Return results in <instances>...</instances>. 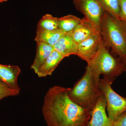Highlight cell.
Returning <instances> with one entry per match:
<instances>
[{"label":"cell","instance_id":"2e32d148","mask_svg":"<svg viewBox=\"0 0 126 126\" xmlns=\"http://www.w3.org/2000/svg\"><path fill=\"white\" fill-rule=\"evenodd\" d=\"M104 11L113 17L119 19V0H98Z\"/></svg>","mask_w":126,"mask_h":126},{"label":"cell","instance_id":"8992f818","mask_svg":"<svg viewBox=\"0 0 126 126\" xmlns=\"http://www.w3.org/2000/svg\"><path fill=\"white\" fill-rule=\"evenodd\" d=\"M73 3L84 17L99 29L104 11L98 0H73Z\"/></svg>","mask_w":126,"mask_h":126},{"label":"cell","instance_id":"4fadbf2b","mask_svg":"<svg viewBox=\"0 0 126 126\" xmlns=\"http://www.w3.org/2000/svg\"><path fill=\"white\" fill-rule=\"evenodd\" d=\"M54 50L53 46L41 42H36V55L31 68L35 74L43 63Z\"/></svg>","mask_w":126,"mask_h":126},{"label":"cell","instance_id":"e0dca14e","mask_svg":"<svg viewBox=\"0 0 126 126\" xmlns=\"http://www.w3.org/2000/svg\"><path fill=\"white\" fill-rule=\"evenodd\" d=\"M58 18L46 14L39 21L37 27L46 30L52 31L58 29Z\"/></svg>","mask_w":126,"mask_h":126},{"label":"cell","instance_id":"9a60e30c","mask_svg":"<svg viewBox=\"0 0 126 126\" xmlns=\"http://www.w3.org/2000/svg\"><path fill=\"white\" fill-rule=\"evenodd\" d=\"M81 20L80 18L72 15L62 16L58 18V28L66 32L72 31Z\"/></svg>","mask_w":126,"mask_h":126},{"label":"cell","instance_id":"30bf717a","mask_svg":"<svg viewBox=\"0 0 126 126\" xmlns=\"http://www.w3.org/2000/svg\"><path fill=\"white\" fill-rule=\"evenodd\" d=\"M72 31L65 33L53 46L55 50L64 58L77 55L78 44L73 38Z\"/></svg>","mask_w":126,"mask_h":126},{"label":"cell","instance_id":"3957f363","mask_svg":"<svg viewBox=\"0 0 126 126\" xmlns=\"http://www.w3.org/2000/svg\"><path fill=\"white\" fill-rule=\"evenodd\" d=\"M103 41L99 50L91 61L87 64L92 69L96 81L99 82L100 75L111 84L126 69V65L117 56L109 52Z\"/></svg>","mask_w":126,"mask_h":126},{"label":"cell","instance_id":"5b68a950","mask_svg":"<svg viewBox=\"0 0 126 126\" xmlns=\"http://www.w3.org/2000/svg\"><path fill=\"white\" fill-rule=\"evenodd\" d=\"M111 85L105 79H100L99 88L106 98L108 116L114 121L126 112V98L117 93L112 89Z\"/></svg>","mask_w":126,"mask_h":126},{"label":"cell","instance_id":"44dd1931","mask_svg":"<svg viewBox=\"0 0 126 126\" xmlns=\"http://www.w3.org/2000/svg\"><path fill=\"white\" fill-rule=\"evenodd\" d=\"M8 0H0V3H2L4 2L7 1Z\"/></svg>","mask_w":126,"mask_h":126},{"label":"cell","instance_id":"7c38bea8","mask_svg":"<svg viewBox=\"0 0 126 126\" xmlns=\"http://www.w3.org/2000/svg\"><path fill=\"white\" fill-rule=\"evenodd\" d=\"M64 58L62 55L54 50L39 69L36 74L39 78L51 75Z\"/></svg>","mask_w":126,"mask_h":126},{"label":"cell","instance_id":"5bb4252c","mask_svg":"<svg viewBox=\"0 0 126 126\" xmlns=\"http://www.w3.org/2000/svg\"><path fill=\"white\" fill-rule=\"evenodd\" d=\"M66 33L59 28L53 30L49 31L37 27L34 40L36 42H43L53 47Z\"/></svg>","mask_w":126,"mask_h":126},{"label":"cell","instance_id":"ba28073f","mask_svg":"<svg viewBox=\"0 0 126 126\" xmlns=\"http://www.w3.org/2000/svg\"><path fill=\"white\" fill-rule=\"evenodd\" d=\"M107 103L102 93L97 100L94 107L90 112L91 118L87 126H112L113 121L106 113Z\"/></svg>","mask_w":126,"mask_h":126},{"label":"cell","instance_id":"ac0fdd59","mask_svg":"<svg viewBox=\"0 0 126 126\" xmlns=\"http://www.w3.org/2000/svg\"><path fill=\"white\" fill-rule=\"evenodd\" d=\"M20 92L12 89L0 79V101L6 97L17 96Z\"/></svg>","mask_w":126,"mask_h":126},{"label":"cell","instance_id":"8fae6325","mask_svg":"<svg viewBox=\"0 0 126 126\" xmlns=\"http://www.w3.org/2000/svg\"><path fill=\"white\" fill-rule=\"evenodd\" d=\"M21 70L17 65H4L0 64V79L10 87L20 92L18 83V77Z\"/></svg>","mask_w":126,"mask_h":126},{"label":"cell","instance_id":"d6986e66","mask_svg":"<svg viewBox=\"0 0 126 126\" xmlns=\"http://www.w3.org/2000/svg\"><path fill=\"white\" fill-rule=\"evenodd\" d=\"M120 5L119 19L126 24V0H119Z\"/></svg>","mask_w":126,"mask_h":126},{"label":"cell","instance_id":"7a4b0ae2","mask_svg":"<svg viewBox=\"0 0 126 126\" xmlns=\"http://www.w3.org/2000/svg\"><path fill=\"white\" fill-rule=\"evenodd\" d=\"M105 45L126 65V24L104 11L99 27Z\"/></svg>","mask_w":126,"mask_h":126},{"label":"cell","instance_id":"9c48e42d","mask_svg":"<svg viewBox=\"0 0 126 126\" xmlns=\"http://www.w3.org/2000/svg\"><path fill=\"white\" fill-rule=\"evenodd\" d=\"M72 32L73 38L78 44L100 33L99 28L84 17L81 19L80 22Z\"/></svg>","mask_w":126,"mask_h":126},{"label":"cell","instance_id":"7402d4cb","mask_svg":"<svg viewBox=\"0 0 126 126\" xmlns=\"http://www.w3.org/2000/svg\"><path fill=\"white\" fill-rule=\"evenodd\" d=\"M125 72H126V70H125Z\"/></svg>","mask_w":126,"mask_h":126},{"label":"cell","instance_id":"52a82bcc","mask_svg":"<svg viewBox=\"0 0 126 126\" xmlns=\"http://www.w3.org/2000/svg\"><path fill=\"white\" fill-rule=\"evenodd\" d=\"M103 42L100 33L89 37L78 44L77 55L88 64L97 53Z\"/></svg>","mask_w":126,"mask_h":126},{"label":"cell","instance_id":"277c9868","mask_svg":"<svg viewBox=\"0 0 126 126\" xmlns=\"http://www.w3.org/2000/svg\"><path fill=\"white\" fill-rule=\"evenodd\" d=\"M89 65L86 67L84 74L70 88L68 96L70 99L81 107L91 112L102 93Z\"/></svg>","mask_w":126,"mask_h":126},{"label":"cell","instance_id":"6da1fadb","mask_svg":"<svg viewBox=\"0 0 126 126\" xmlns=\"http://www.w3.org/2000/svg\"><path fill=\"white\" fill-rule=\"evenodd\" d=\"M70 88L58 86L50 88L44 98L42 112L47 126H87L90 112L72 101Z\"/></svg>","mask_w":126,"mask_h":126},{"label":"cell","instance_id":"ffe728a7","mask_svg":"<svg viewBox=\"0 0 126 126\" xmlns=\"http://www.w3.org/2000/svg\"><path fill=\"white\" fill-rule=\"evenodd\" d=\"M112 126H126V112L113 121Z\"/></svg>","mask_w":126,"mask_h":126}]
</instances>
